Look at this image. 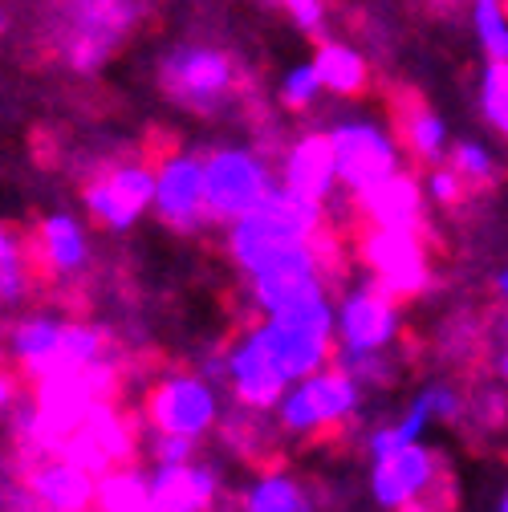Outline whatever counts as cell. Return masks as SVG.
I'll return each instance as SVG.
<instances>
[{
    "instance_id": "obj_27",
    "label": "cell",
    "mask_w": 508,
    "mask_h": 512,
    "mask_svg": "<svg viewBox=\"0 0 508 512\" xmlns=\"http://www.w3.org/2000/svg\"><path fill=\"white\" fill-rule=\"evenodd\" d=\"M464 191H468V183L452 167H431L427 179H423V196L431 204H439V208H460L464 204Z\"/></svg>"
},
{
    "instance_id": "obj_25",
    "label": "cell",
    "mask_w": 508,
    "mask_h": 512,
    "mask_svg": "<svg viewBox=\"0 0 508 512\" xmlns=\"http://www.w3.org/2000/svg\"><path fill=\"white\" fill-rule=\"evenodd\" d=\"M317 94H322V82H317L313 66L305 61V66H293L285 78H281V90H277V102L289 110V114H301L317 102Z\"/></svg>"
},
{
    "instance_id": "obj_1",
    "label": "cell",
    "mask_w": 508,
    "mask_h": 512,
    "mask_svg": "<svg viewBox=\"0 0 508 512\" xmlns=\"http://www.w3.org/2000/svg\"><path fill=\"white\" fill-rule=\"evenodd\" d=\"M224 228H228L224 248L232 256V265L240 273H252L257 265L273 261L277 252H285L293 244H305L322 228H330V212H326V204L297 196V191L277 183L257 208L244 212L232 224H224Z\"/></svg>"
},
{
    "instance_id": "obj_28",
    "label": "cell",
    "mask_w": 508,
    "mask_h": 512,
    "mask_svg": "<svg viewBox=\"0 0 508 512\" xmlns=\"http://www.w3.org/2000/svg\"><path fill=\"white\" fill-rule=\"evenodd\" d=\"M277 5L289 13V21L301 33H309V37L322 33V25H326V0H277Z\"/></svg>"
},
{
    "instance_id": "obj_3",
    "label": "cell",
    "mask_w": 508,
    "mask_h": 512,
    "mask_svg": "<svg viewBox=\"0 0 508 512\" xmlns=\"http://www.w3.org/2000/svg\"><path fill=\"white\" fill-rule=\"evenodd\" d=\"M362 403H366V391L358 387L346 370L326 362L322 370L305 374L301 382H289L269 415H273L281 435L313 439V435H322L330 427H342V423L358 419Z\"/></svg>"
},
{
    "instance_id": "obj_33",
    "label": "cell",
    "mask_w": 508,
    "mask_h": 512,
    "mask_svg": "<svg viewBox=\"0 0 508 512\" xmlns=\"http://www.w3.org/2000/svg\"><path fill=\"white\" fill-rule=\"evenodd\" d=\"M208 512H220V508H208Z\"/></svg>"
},
{
    "instance_id": "obj_11",
    "label": "cell",
    "mask_w": 508,
    "mask_h": 512,
    "mask_svg": "<svg viewBox=\"0 0 508 512\" xmlns=\"http://www.w3.org/2000/svg\"><path fill=\"white\" fill-rule=\"evenodd\" d=\"M155 171L147 163H114L82 187L86 216L106 232H131L151 212Z\"/></svg>"
},
{
    "instance_id": "obj_31",
    "label": "cell",
    "mask_w": 508,
    "mask_h": 512,
    "mask_svg": "<svg viewBox=\"0 0 508 512\" xmlns=\"http://www.w3.org/2000/svg\"><path fill=\"white\" fill-rule=\"evenodd\" d=\"M403 512H443L439 504H431V500H415V504H407Z\"/></svg>"
},
{
    "instance_id": "obj_9",
    "label": "cell",
    "mask_w": 508,
    "mask_h": 512,
    "mask_svg": "<svg viewBox=\"0 0 508 512\" xmlns=\"http://www.w3.org/2000/svg\"><path fill=\"white\" fill-rule=\"evenodd\" d=\"M403 338V301L378 289L374 281H362L346 289L334 305V350L346 354H378L395 350Z\"/></svg>"
},
{
    "instance_id": "obj_13",
    "label": "cell",
    "mask_w": 508,
    "mask_h": 512,
    "mask_svg": "<svg viewBox=\"0 0 508 512\" xmlns=\"http://www.w3.org/2000/svg\"><path fill=\"white\" fill-rule=\"evenodd\" d=\"M17 476H21V488L45 512H90L94 508V484H98V476L86 472V468H78L66 456H57V452L17 464Z\"/></svg>"
},
{
    "instance_id": "obj_12",
    "label": "cell",
    "mask_w": 508,
    "mask_h": 512,
    "mask_svg": "<svg viewBox=\"0 0 508 512\" xmlns=\"http://www.w3.org/2000/svg\"><path fill=\"white\" fill-rule=\"evenodd\" d=\"M147 492L155 512H208L220 504L224 472L200 456L183 464H151Z\"/></svg>"
},
{
    "instance_id": "obj_23",
    "label": "cell",
    "mask_w": 508,
    "mask_h": 512,
    "mask_svg": "<svg viewBox=\"0 0 508 512\" xmlns=\"http://www.w3.org/2000/svg\"><path fill=\"white\" fill-rule=\"evenodd\" d=\"M480 114L496 135L508 131V66L504 61H492V57L480 74Z\"/></svg>"
},
{
    "instance_id": "obj_22",
    "label": "cell",
    "mask_w": 508,
    "mask_h": 512,
    "mask_svg": "<svg viewBox=\"0 0 508 512\" xmlns=\"http://www.w3.org/2000/svg\"><path fill=\"white\" fill-rule=\"evenodd\" d=\"M443 159H448V167H452L468 187H488V183H496V155H492L488 147H480L476 139H456V143H448Z\"/></svg>"
},
{
    "instance_id": "obj_15",
    "label": "cell",
    "mask_w": 508,
    "mask_h": 512,
    "mask_svg": "<svg viewBox=\"0 0 508 512\" xmlns=\"http://www.w3.org/2000/svg\"><path fill=\"white\" fill-rule=\"evenodd\" d=\"M277 183L309 196L317 204H326L338 196V175H334V151H330V135L326 131H305L297 135L285 151H281V167H277Z\"/></svg>"
},
{
    "instance_id": "obj_14",
    "label": "cell",
    "mask_w": 508,
    "mask_h": 512,
    "mask_svg": "<svg viewBox=\"0 0 508 512\" xmlns=\"http://www.w3.org/2000/svg\"><path fill=\"white\" fill-rule=\"evenodd\" d=\"M354 208L362 224L370 228H403V232H423L427 228V196H423V179L407 167L383 175L370 183L366 191L354 196Z\"/></svg>"
},
{
    "instance_id": "obj_21",
    "label": "cell",
    "mask_w": 508,
    "mask_h": 512,
    "mask_svg": "<svg viewBox=\"0 0 508 512\" xmlns=\"http://www.w3.org/2000/svg\"><path fill=\"white\" fill-rule=\"evenodd\" d=\"M90 512H155L147 492V468L135 460L114 464L94 484V508Z\"/></svg>"
},
{
    "instance_id": "obj_16",
    "label": "cell",
    "mask_w": 508,
    "mask_h": 512,
    "mask_svg": "<svg viewBox=\"0 0 508 512\" xmlns=\"http://www.w3.org/2000/svg\"><path fill=\"white\" fill-rule=\"evenodd\" d=\"M29 248V244H25ZM33 252V248H29ZM37 261L53 277H78L90 265V236L74 212H49L37 232Z\"/></svg>"
},
{
    "instance_id": "obj_6",
    "label": "cell",
    "mask_w": 508,
    "mask_h": 512,
    "mask_svg": "<svg viewBox=\"0 0 508 512\" xmlns=\"http://www.w3.org/2000/svg\"><path fill=\"white\" fill-rule=\"evenodd\" d=\"M330 151H334V175L338 187H346L350 196L366 191L383 175L403 167V147L395 131H387L383 122H374L366 114H350L330 126Z\"/></svg>"
},
{
    "instance_id": "obj_2",
    "label": "cell",
    "mask_w": 508,
    "mask_h": 512,
    "mask_svg": "<svg viewBox=\"0 0 508 512\" xmlns=\"http://www.w3.org/2000/svg\"><path fill=\"white\" fill-rule=\"evenodd\" d=\"M159 90L187 114L220 118L244 94V70L224 45L179 41L159 57Z\"/></svg>"
},
{
    "instance_id": "obj_10",
    "label": "cell",
    "mask_w": 508,
    "mask_h": 512,
    "mask_svg": "<svg viewBox=\"0 0 508 512\" xmlns=\"http://www.w3.org/2000/svg\"><path fill=\"white\" fill-rule=\"evenodd\" d=\"M151 183V212L163 228L175 236H200L208 228L204 216V155L196 151H175L163 159Z\"/></svg>"
},
{
    "instance_id": "obj_4",
    "label": "cell",
    "mask_w": 508,
    "mask_h": 512,
    "mask_svg": "<svg viewBox=\"0 0 508 512\" xmlns=\"http://www.w3.org/2000/svg\"><path fill=\"white\" fill-rule=\"evenodd\" d=\"M277 187V167L265 151L252 147H216L204 159V216L208 224H232L257 208Z\"/></svg>"
},
{
    "instance_id": "obj_8",
    "label": "cell",
    "mask_w": 508,
    "mask_h": 512,
    "mask_svg": "<svg viewBox=\"0 0 508 512\" xmlns=\"http://www.w3.org/2000/svg\"><path fill=\"white\" fill-rule=\"evenodd\" d=\"M370 500L383 512H403L415 500H431L448 484V460H443L431 443L411 439L395 452L370 456ZM435 504V500H431Z\"/></svg>"
},
{
    "instance_id": "obj_18",
    "label": "cell",
    "mask_w": 508,
    "mask_h": 512,
    "mask_svg": "<svg viewBox=\"0 0 508 512\" xmlns=\"http://www.w3.org/2000/svg\"><path fill=\"white\" fill-rule=\"evenodd\" d=\"M395 122H399V147L411 151V159L419 163H443V151H448V122H443L423 98L407 94L395 106Z\"/></svg>"
},
{
    "instance_id": "obj_26",
    "label": "cell",
    "mask_w": 508,
    "mask_h": 512,
    "mask_svg": "<svg viewBox=\"0 0 508 512\" xmlns=\"http://www.w3.org/2000/svg\"><path fill=\"white\" fill-rule=\"evenodd\" d=\"M196 447H200V439L167 435V431H155V427L143 431V452H147L151 464H183V460L196 456Z\"/></svg>"
},
{
    "instance_id": "obj_24",
    "label": "cell",
    "mask_w": 508,
    "mask_h": 512,
    "mask_svg": "<svg viewBox=\"0 0 508 512\" xmlns=\"http://www.w3.org/2000/svg\"><path fill=\"white\" fill-rule=\"evenodd\" d=\"M472 25L476 41L492 61H508V25H504V0H472Z\"/></svg>"
},
{
    "instance_id": "obj_7",
    "label": "cell",
    "mask_w": 508,
    "mask_h": 512,
    "mask_svg": "<svg viewBox=\"0 0 508 512\" xmlns=\"http://www.w3.org/2000/svg\"><path fill=\"white\" fill-rule=\"evenodd\" d=\"M354 256L366 265L370 281L399 301H411L431 285V261H427L423 232L362 224V232L354 240Z\"/></svg>"
},
{
    "instance_id": "obj_32",
    "label": "cell",
    "mask_w": 508,
    "mask_h": 512,
    "mask_svg": "<svg viewBox=\"0 0 508 512\" xmlns=\"http://www.w3.org/2000/svg\"><path fill=\"white\" fill-rule=\"evenodd\" d=\"M492 512H508V496H504V492L496 496V504H492Z\"/></svg>"
},
{
    "instance_id": "obj_19",
    "label": "cell",
    "mask_w": 508,
    "mask_h": 512,
    "mask_svg": "<svg viewBox=\"0 0 508 512\" xmlns=\"http://www.w3.org/2000/svg\"><path fill=\"white\" fill-rule=\"evenodd\" d=\"M309 66L317 82H322V90L338 98H362L370 90V61L346 41H317V53Z\"/></svg>"
},
{
    "instance_id": "obj_5",
    "label": "cell",
    "mask_w": 508,
    "mask_h": 512,
    "mask_svg": "<svg viewBox=\"0 0 508 512\" xmlns=\"http://www.w3.org/2000/svg\"><path fill=\"white\" fill-rule=\"evenodd\" d=\"M143 415H147V427H155V431L204 439L220 423L216 382L204 378L200 370H167L147 387Z\"/></svg>"
},
{
    "instance_id": "obj_20",
    "label": "cell",
    "mask_w": 508,
    "mask_h": 512,
    "mask_svg": "<svg viewBox=\"0 0 508 512\" xmlns=\"http://www.w3.org/2000/svg\"><path fill=\"white\" fill-rule=\"evenodd\" d=\"M236 512H317L313 492L285 468H265L240 492Z\"/></svg>"
},
{
    "instance_id": "obj_29",
    "label": "cell",
    "mask_w": 508,
    "mask_h": 512,
    "mask_svg": "<svg viewBox=\"0 0 508 512\" xmlns=\"http://www.w3.org/2000/svg\"><path fill=\"white\" fill-rule=\"evenodd\" d=\"M21 265H33L29 261V248H25V240L0 220V273H9V269H21Z\"/></svg>"
},
{
    "instance_id": "obj_30",
    "label": "cell",
    "mask_w": 508,
    "mask_h": 512,
    "mask_svg": "<svg viewBox=\"0 0 508 512\" xmlns=\"http://www.w3.org/2000/svg\"><path fill=\"white\" fill-rule=\"evenodd\" d=\"M17 395H21V374L13 366H0V419L9 415V407L17 403Z\"/></svg>"
},
{
    "instance_id": "obj_17",
    "label": "cell",
    "mask_w": 508,
    "mask_h": 512,
    "mask_svg": "<svg viewBox=\"0 0 508 512\" xmlns=\"http://www.w3.org/2000/svg\"><path fill=\"white\" fill-rule=\"evenodd\" d=\"M61 326H66V317L49 313V309L25 313L21 322L9 326V334H5V354L13 358V370H17L21 378L33 382V378H41V374L49 370V358H53V350H57Z\"/></svg>"
}]
</instances>
